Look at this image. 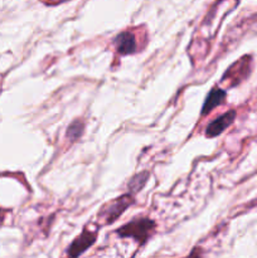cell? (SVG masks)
Segmentation results:
<instances>
[{
    "label": "cell",
    "instance_id": "obj_1",
    "mask_svg": "<svg viewBox=\"0 0 257 258\" xmlns=\"http://www.w3.org/2000/svg\"><path fill=\"white\" fill-rule=\"evenodd\" d=\"M155 227V222L151 221L150 218H138L116 229V233L120 237L134 238L140 244H144L154 233Z\"/></svg>",
    "mask_w": 257,
    "mask_h": 258
},
{
    "label": "cell",
    "instance_id": "obj_2",
    "mask_svg": "<svg viewBox=\"0 0 257 258\" xmlns=\"http://www.w3.org/2000/svg\"><path fill=\"white\" fill-rule=\"evenodd\" d=\"M134 197L131 194H125L118 198L113 199L112 202L107 203L102 207L101 212L98 213V217L102 221L103 224H111L117 221L123 212L134 204Z\"/></svg>",
    "mask_w": 257,
    "mask_h": 258
},
{
    "label": "cell",
    "instance_id": "obj_3",
    "mask_svg": "<svg viewBox=\"0 0 257 258\" xmlns=\"http://www.w3.org/2000/svg\"><path fill=\"white\" fill-rule=\"evenodd\" d=\"M97 234L90 231H83L68 248V256L70 258H78L85 251H87L91 246L96 242Z\"/></svg>",
    "mask_w": 257,
    "mask_h": 258
},
{
    "label": "cell",
    "instance_id": "obj_4",
    "mask_svg": "<svg viewBox=\"0 0 257 258\" xmlns=\"http://www.w3.org/2000/svg\"><path fill=\"white\" fill-rule=\"evenodd\" d=\"M236 111L231 110L224 112L223 115H221L219 117H217L216 120L212 121L206 128V136L207 138H216V136L221 135L227 127L232 125V122L236 118Z\"/></svg>",
    "mask_w": 257,
    "mask_h": 258
},
{
    "label": "cell",
    "instance_id": "obj_5",
    "mask_svg": "<svg viewBox=\"0 0 257 258\" xmlns=\"http://www.w3.org/2000/svg\"><path fill=\"white\" fill-rule=\"evenodd\" d=\"M113 45L120 54H133L138 50V43H136L135 35L131 32H122L113 38Z\"/></svg>",
    "mask_w": 257,
    "mask_h": 258
},
{
    "label": "cell",
    "instance_id": "obj_6",
    "mask_svg": "<svg viewBox=\"0 0 257 258\" xmlns=\"http://www.w3.org/2000/svg\"><path fill=\"white\" fill-rule=\"evenodd\" d=\"M226 91L221 90L219 87L212 88V90L209 91L208 95H207L206 101H204L203 103V107H202V116L208 115V113L212 112L214 108L218 107L219 105H222V103L224 102V100H226Z\"/></svg>",
    "mask_w": 257,
    "mask_h": 258
},
{
    "label": "cell",
    "instance_id": "obj_7",
    "mask_svg": "<svg viewBox=\"0 0 257 258\" xmlns=\"http://www.w3.org/2000/svg\"><path fill=\"white\" fill-rule=\"evenodd\" d=\"M149 179V173L148 171H141V173L136 174V175H134L133 178L130 179V181H128L127 184V189H128V194H135L138 193V191H140L141 189L145 186L146 181H148Z\"/></svg>",
    "mask_w": 257,
    "mask_h": 258
},
{
    "label": "cell",
    "instance_id": "obj_8",
    "mask_svg": "<svg viewBox=\"0 0 257 258\" xmlns=\"http://www.w3.org/2000/svg\"><path fill=\"white\" fill-rule=\"evenodd\" d=\"M85 131V123L81 120H75L67 128V139L71 143H76L81 139Z\"/></svg>",
    "mask_w": 257,
    "mask_h": 258
},
{
    "label": "cell",
    "instance_id": "obj_9",
    "mask_svg": "<svg viewBox=\"0 0 257 258\" xmlns=\"http://www.w3.org/2000/svg\"><path fill=\"white\" fill-rule=\"evenodd\" d=\"M185 258H203V257H202L201 249L196 248V249H193V252H191V253L189 254L188 257H185Z\"/></svg>",
    "mask_w": 257,
    "mask_h": 258
}]
</instances>
